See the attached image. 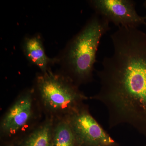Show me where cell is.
<instances>
[{"instance_id":"obj_1","label":"cell","mask_w":146,"mask_h":146,"mask_svg":"<svg viewBox=\"0 0 146 146\" xmlns=\"http://www.w3.org/2000/svg\"><path fill=\"white\" fill-rule=\"evenodd\" d=\"M110 37L113 53L103 59L99 91L90 98L106 108L110 128L127 124L146 136V33L119 27Z\"/></svg>"},{"instance_id":"obj_2","label":"cell","mask_w":146,"mask_h":146,"mask_svg":"<svg viewBox=\"0 0 146 146\" xmlns=\"http://www.w3.org/2000/svg\"><path fill=\"white\" fill-rule=\"evenodd\" d=\"M110 23L94 13L72 38L59 59L67 75L78 86L93 80L94 65L101 39L110 29Z\"/></svg>"},{"instance_id":"obj_3","label":"cell","mask_w":146,"mask_h":146,"mask_svg":"<svg viewBox=\"0 0 146 146\" xmlns=\"http://www.w3.org/2000/svg\"><path fill=\"white\" fill-rule=\"evenodd\" d=\"M35 87L45 108L52 114L64 115V117L88 99L67 75L54 72L50 69L37 75Z\"/></svg>"},{"instance_id":"obj_4","label":"cell","mask_w":146,"mask_h":146,"mask_svg":"<svg viewBox=\"0 0 146 146\" xmlns=\"http://www.w3.org/2000/svg\"><path fill=\"white\" fill-rule=\"evenodd\" d=\"M70 123L78 146H120L91 115L86 105L65 117Z\"/></svg>"},{"instance_id":"obj_5","label":"cell","mask_w":146,"mask_h":146,"mask_svg":"<svg viewBox=\"0 0 146 146\" xmlns=\"http://www.w3.org/2000/svg\"><path fill=\"white\" fill-rule=\"evenodd\" d=\"M88 3L95 13L118 27L146 25L145 17L138 15L132 0H90Z\"/></svg>"},{"instance_id":"obj_6","label":"cell","mask_w":146,"mask_h":146,"mask_svg":"<svg viewBox=\"0 0 146 146\" xmlns=\"http://www.w3.org/2000/svg\"><path fill=\"white\" fill-rule=\"evenodd\" d=\"M34 94V89L23 93L7 110L1 122L3 135H16L28 125L33 117Z\"/></svg>"},{"instance_id":"obj_7","label":"cell","mask_w":146,"mask_h":146,"mask_svg":"<svg viewBox=\"0 0 146 146\" xmlns=\"http://www.w3.org/2000/svg\"><path fill=\"white\" fill-rule=\"evenodd\" d=\"M22 48L28 60L38 67L42 72L50 69L51 65L59 62L58 58H51L47 56L39 35L26 37L23 41Z\"/></svg>"},{"instance_id":"obj_8","label":"cell","mask_w":146,"mask_h":146,"mask_svg":"<svg viewBox=\"0 0 146 146\" xmlns=\"http://www.w3.org/2000/svg\"><path fill=\"white\" fill-rule=\"evenodd\" d=\"M54 123L47 120L29 133L21 146H52Z\"/></svg>"},{"instance_id":"obj_9","label":"cell","mask_w":146,"mask_h":146,"mask_svg":"<svg viewBox=\"0 0 146 146\" xmlns=\"http://www.w3.org/2000/svg\"><path fill=\"white\" fill-rule=\"evenodd\" d=\"M52 146H78L70 125L65 117L54 125Z\"/></svg>"},{"instance_id":"obj_10","label":"cell","mask_w":146,"mask_h":146,"mask_svg":"<svg viewBox=\"0 0 146 146\" xmlns=\"http://www.w3.org/2000/svg\"><path fill=\"white\" fill-rule=\"evenodd\" d=\"M143 5L144 6V7H145V8L146 9V1H145V2H144V4H143ZM145 23H146V25H145L146 26V16L145 17Z\"/></svg>"},{"instance_id":"obj_11","label":"cell","mask_w":146,"mask_h":146,"mask_svg":"<svg viewBox=\"0 0 146 146\" xmlns=\"http://www.w3.org/2000/svg\"><path fill=\"white\" fill-rule=\"evenodd\" d=\"M6 146H13V145H8Z\"/></svg>"},{"instance_id":"obj_12","label":"cell","mask_w":146,"mask_h":146,"mask_svg":"<svg viewBox=\"0 0 146 146\" xmlns=\"http://www.w3.org/2000/svg\"><path fill=\"white\" fill-rule=\"evenodd\" d=\"M145 146H146V145H145Z\"/></svg>"}]
</instances>
